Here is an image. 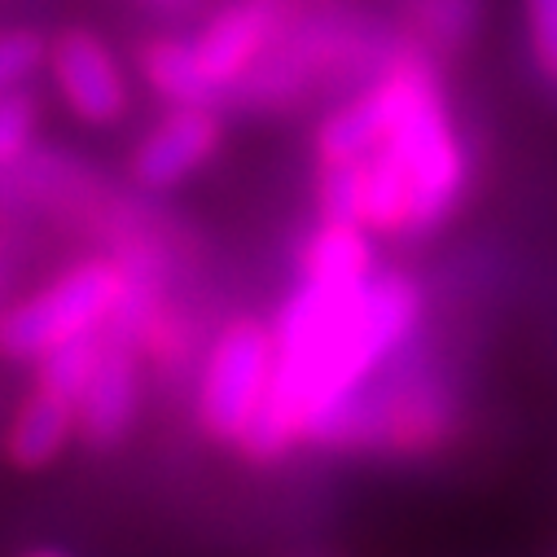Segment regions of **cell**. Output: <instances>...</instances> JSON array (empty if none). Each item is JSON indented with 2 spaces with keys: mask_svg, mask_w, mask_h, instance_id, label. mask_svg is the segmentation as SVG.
<instances>
[{
  "mask_svg": "<svg viewBox=\"0 0 557 557\" xmlns=\"http://www.w3.org/2000/svg\"><path fill=\"white\" fill-rule=\"evenodd\" d=\"M49 40L27 32V27H10L0 40V88H27L45 66H49Z\"/></svg>",
  "mask_w": 557,
  "mask_h": 557,
  "instance_id": "10",
  "label": "cell"
},
{
  "mask_svg": "<svg viewBox=\"0 0 557 557\" xmlns=\"http://www.w3.org/2000/svg\"><path fill=\"white\" fill-rule=\"evenodd\" d=\"M276 377V330L237 317L211 343L198 382V422L215 444H246Z\"/></svg>",
  "mask_w": 557,
  "mask_h": 557,
  "instance_id": "4",
  "label": "cell"
},
{
  "mask_svg": "<svg viewBox=\"0 0 557 557\" xmlns=\"http://www.w3.org/2000/svg\"><path fill=\"white\" fill-rule=\"evenodd\" d=\"M79 440V399L32 382V391L23 395L14 422H10V466L23 474H36L45 466H53L66 444Z\"/></svg>",
  "mask_w": 557,
  "mask_h": 557,
  "instance_id": "8",
  "label": "cell"
},
{
  "mask_svg": "<svg viewBox=\"0 0 557 557\" xmlns=\"http://www.w3.org/2000/svg\"><path fill=\"white\" fill-rule=\"evenodd\" d=\"M373 233L325 215L321 228L304 242L299 250V276L308 282H330V286H364L373 276Z\"/></svg>",
  "mask_w": 557,
  "mask_h": 557,
  "instance_id": "9",
  "label": "cell"
},
{
  "mask_svg": "<svg viewBox=\"0 0 557 557\" xmlns=\"http://www.w3.org/2000/svg\"><path fill=\"white\" fill-rule=\"evenodd\" d=\"M23 557H66V553H58V548H32V553H23Z\"/></svg>",
  "mask_w": 557,
  "mask_h": 557,
  "instance_id": "13",
  "label": "cell"
},
{
  "mask_svg": "<svg viewBox=\"0 0 557 557\" xmlns=\"http://www.w3.org/2000/svg\"><path fill=\"white\" fill-rule=\"evenodd\" d=\"M32 127H36V101L27 88H5L0 97V163L18 168L27 146H32Z\"/></svg>",
  "mask_w": 557,
  "mask_h": 557,
  "instance_id": "11",
  "label": "cell"
},
{
  "mask_svg": "<svg viewBox=\"0 0 557 557\" xmlns=\"http://www.w3.org/2000/svg\"><path fill=\"white\" fill-rule=\"evenodd\" d=\"M49 75L66 110L88 127H110L127 114V79L114 53L92 32H62L49 49Z\"/></svg>",
  "mask_w": 557,
  "mask_h": 557,
  "instance_id": "5",
  "label": "cell"
},
{
  "mask_svg": "<svg viewBox=\"0 0 557 557\" xmlns=\"http://www.w3.org/2000/svg\"><path fill=\"white\" fill-rule=\"evenodd\" d=\"M141 408V377H136V360L127 347L110 343L84 399H79V440L97 453L119 448L136 422Z\"/></svg>",
  "mask_w": 557,
  "mask_h": 557,
  "instance_id": "7",
  "label": "cell"
},
{
  "mask_svg": "<svg viewBox=\"0 0 557 557\" xmlns=\"http://www.w3.org/2000/svg\"><path fill=\"white\" fill-rule=\"evenodd\" d=\"M132 295H136V282L123 263H114V259L79 263L5 312L0 347L18 364H36L45 351H53L71 338L101 334V325L119 321V312L127 308Z\"/></svg>",
  "mask_w": 557,
  "mask_h": 557,
  "instance_id": "3",
  "label": "cell"
},
{
  "mask_svg": "<svg viewBox=\"0 0 557 557\" xmlns=\"http://www.w3.org/2000/svg\"><path fill=\"white\" fill-rule=\"evenodd\" d=\"M321 215L373 237L440 228L466 194V146L453 127L440 75L399 53L317 132Z\"/></svg>",
  "mask_w": 557,
  "mask_h": 557,
  "instance_id": "1",
  "label": "cell"
},
{
  "mask_svg": "<svg viewBox=\"0 0 557 557\" xmlns=\"http://www.w3.org/2000/svg\"><path fill=\"white\" fill-rule=\"evenodd\" d=\"M220 119L207 106H176L132 154V172L146 189H176L220 150Z\"/></svg>",
  "mask_w": 557,
  "mask_h": 557,
  "instance_id": "6",
  "label": "cell"
},
{
  "mask_svg": "<svg viewBox=\"0 0 557 557\" xmlns=\"http://www.w3.org/2000/svg\"><path fill=\"white\" fill-rule=\"evenodd\" d=\"M276 32V0H233L194 40H154L146 49V79L172 106H207L259 66Z\"/></svg>",
  "mask_w": 557,
  "mask_h": 557,
  "instance_id": "2",
  "label": "cell"
},
{
  "mask_svg": "<svg viewBox=\"0 0 557 557\" xmlns=\"http://www.w3.org/2000/svg\"><path fill=\"white\" fill-rule=\"evenodd\" d=\"M527 5V32H531V53L535 66L557 79V0H522Z\"/></svg>",
  "mask_w": 557,
  "mask_h": 557,
  "instance_id": "12",
  "label": "cell"
}]
</instances>
